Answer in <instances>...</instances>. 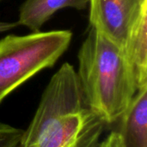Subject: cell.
<instances>
[{
    "label": "cell",
    "instance_id": "obj_1",
    "mask_svg": "<svg viewBox=\"0 0 147 147\" xmlns=\"http://www.w3.org/2000/svg\"><path fill=\"white\" fill-rule=\"evenodd\" d=\"M106 126L90 107L74 67L65 62L44 89L20 147H99Z\"/></svg>",
    "mask_w": 147,
    "mask_h": 147
},
{
    "label": "cell",
    "instance_id": "obj_2",
    "mask_svg": "<svg viewBox=\"0 0 147 147\" xmlns=\"http://www.w3.org/2000/svg\"><path fill=\"white\" fill-rule=\"evenodd\" d=\"M78 61L77 75L90 107L107 125L116 123L139 89L123 49L90 27Z\"/></svg>",
    "mask_w": 147,
    "mask_h": 147
},
{
    "label": "cell",
    "instance_id": "obj_3",
    "mask_svg": "<svg viewBox=\"0 0 147 147\" xmlns=\"http://www.w3.org/2000/svg\"><path fill=\"white\" fill-rule=\"evenodd\" d=\"M72 39L68 29L9 35L0 39V104L40 71L53 68Z\"/></svg>",
    "mask_w": 147,
    "mask_h": 147
},
{
    "label": "cell",
    "instance_id": "obj_4",
    "mask_svg": "<svg viewBox=\"0 0 147 147\" xmlns=\"http://www.w3.org/2000/svg\"><path fill=\"white\" fill-rule=\"evenodd\" d=\"M147 7V0H88L89 22L92 27L120 45Z\"/></svg>",
    "mask_w": 147,
    "mask_h": 147
},
{
    "label": "cell",
    "instance_id": "obj_5",
    "mask_svg": "<svg viewBox=\"0 0 147 147\" xmlns=\"http://www.w3.org/2000/svg\"><path fill=\"white\" fill-rule=\"evenodd\" d=\"M116 122L124 147H147V86L138 89Z\"/></svg>",
    "mask_w": 147,
    "mask_h": 147
},
{
    "label": "cell",
    "instance_id": "obj_6",
    "mask_svg": "<svg viewBox=\"0 0 147 147\" xmlns=\"http://www.w3.org/2000/svg\"><path fill=\"white\" fill-rule=\"evenodd\" d=\"M65 8L85 10L88 0H25L19 9L17 23L31 32H39L54 13Z\"/></svg>",
    "mask_w": 147,
    "mask_h": 147
},
{
    "label": "cell",
    "instance_id": "obj_7",
    "mask_svg": "<svg viewBox=\"0 0 147 147\" xmlns=\"http://www.w3.org/2000/svg\"><path fill=\"white\" fill-rule=\"evenodd\" d=\"M123 51L134 72L138 88L147 86V7L132 27Z\"/></svg>",
    "mask_w": 147,
    "mask_h": 147
},
{
    "label": "cell",
    "instance_id": "obj_8",
    "mask_svg": "<svg viewBox=\"0 0 147 147\" xmlns=\"http://www.w3.org/2000/svg\"><path fill=\"white\" fill-rule=\"evenodd\" d=\"M23 130L0 122V147H20Z\"/></svg>",
    "mask_w": 147,
    "mask_h": 147
},
{
    "label": "cell",
    "instance_id": "obj_9",
    "mask_svg": "<svg viewBox=\"0 0 147 147\" xmlns=\"http://www.w3.org/2000/svg\"><path fill=\"white\" fill-rule=\"evenodd\" d=\"M99 147H124V146L119 133L117 131H114L100 143Z\"/></svg>",
    "mask_w": 147,
    "mask_h": 147
},
{
    "label": "cell",
    "instance_id": "obj_10",
    "mask_svg": "<svg viewBox=\"0 0 147 147\" xmlns=\"http://www.w3.org/2000/svg\"><path fill=\"white\" fill-rule=\"evenodd\" d=\"M18 26L17 22H0V33L11 30Z\"/></svg>",
    "mask_w": 147,
    "mask_h": 147
},
{
    "label": "cell",
    "instance_id": "obj_11",
    "mask_svg": "<svg viewBox=\"0 0 147 147\" xmlns=\"http://www.w3.org/2000/svg\"><path fill=\"white\" fill-rule=\"evenodd\" d=\"M2 1H3V0H0V2H2Z\"/></svg>",
    "mask_w": 147,
    "mask_h": 147
}]
</instances>
